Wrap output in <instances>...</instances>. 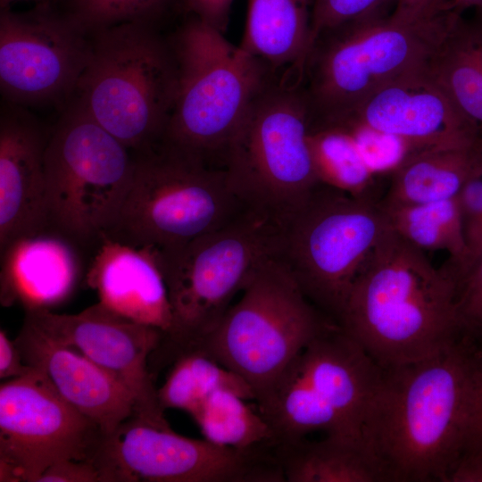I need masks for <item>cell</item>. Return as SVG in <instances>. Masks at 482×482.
Segmentation results:
<instances>
[{"label": "cell", "instance_id": "6da1fadb", "mask_svg": "<svg viewBox=\"0 0 482 482\" xmlns=\"http://www.w3.org/2000/svg\"><path fill=\"white\" fill-rule=\"evenodd\" d=\"M478 350L465 333L435 355L382 369L361 441L384 481L448 482L463 448Z\"/></svg>", "mask_w": 482, "mask_h": 482}, {"label": "cell", "instance_id": "7a4b0ae2", "mask_svg": "<svg viewBox=\"0 0 482 482\" xmlns=\"http://www.w3.org/2000/svg\"><path fill=\"white\" fill-rule=\"evenodd\" d=\"M457 280L392 228L360 270L338 326L381 368L420 361L452 345L464 330Z\"/></svg>", "mask_w": 482, "mask_h": 482}, {"label": "cell", "instance_id": "3957f363", "mask_svg": "<svg viewBox=\"0 0 482 482\" xmlns=\"http://www.w3.org/2000/svg\"><path fill=\"white\" fill-rule=\"evenodd\" d=\"M90 37L89 60L71 101L132 153L161 143L179 84L170 39L141 22Z\"/></svg>", "mask_w": 482, "mask_h": 482}, {"label": "cell", "instance_id": "277c9868", "mask_svg": "<svg viewBox=\"0 0 482 482\" xmlns=\"http://www.w3.org/2000/svg\"><path fill=\"white\" fill-rule=\"evenodd\" d=\"M170 41L179 84L162 142L224 170L228 148L240 123L277 73L194 16Z\"/></svg>", "mask_w": 482, "mask_h": 482}, {"label": "cell", "instance_id": "5b68a950", "mask_svg": "<svg viewBox=\"0 0 482 482\" xmlns=\"http://www.w3.org/2000/svg\"><path fill=\"white\" fill-rule=\"evenodd\" d=\"M281 224L245 208L222 226L183 245L152 250L163 275L173 328L155 349L161 358L195 345L220 320L259 268L276 259Z\"/></svg>", "mask_w": 482, "mask_h": 482}, {"label": "cell", "instance_id": "8992f818", "mask_svg": "<svg viewBox=\"0 0 482 482\" xmlns=\"http://www.w3.org/2000/svg\"><path fill=\"white\" fill-rule=\"evenodd\" d=\"M455 15L447 11L412 22L377 16L321 33L302 75L312 120H336L386 83L425 67Z\"/></svg>", "mask_w": 482, "mask_h": 482}, {"label": "cell", "instance_id": "52a82bcc", "mask_svg": "<svg viewBox=\"0 0 482 482\" xmlns=\"http://www.w3.org/2000/svg\"><path fill=\"white\" fill-rule=\"evenodd\" d=\"M337 324L303 294L277 259L263 263L218 323L195 345L262 398L316 337Z\"/></svg>", "mask_w": 482, "mask_h": 482}, {"label": "cell", "instance_id": "ba28073f", "mask_svg": "<svg viewBox=\"0 0 482 482\" xmlns=\"http://www.w3.org/2000/svg\"><path fill=\"white\" fill-rule=\"evenodd\" d=\"M381 373L382 369L335 324L312 340L255 403L273 431L272 440L321 432L361 441Z\"/></svg>", "mask_w": 482, "mask_h": 482}, {"label": "cell", "instance_id": "9c48e42d", "mask_svg": "<svg viewBox=\"0 0 482 482\" xmlns=\"http://www.w3.org/2000/svg\"><path fill=\"white\" fill-rule=\"evenodd\" d=\"M312 109L302 84L280 78L252 103L224 170L245 207L282 223L320 184L310 152Z\"/></svg>", "mask_w": 482, "mask_h": 482}, {"label": "cell", "instance_id": "30bf717a", "mask_svg": "<svg viewBox=\"0 0 482 482\" xmlns=\"http://www.w3.org/2000/svg\"><path fill=\"white\" fill-rule=\"evenodd\" d=\"M133 156L128 195L104 236L137 247L168 249L222 226L246 208L223 169L162 141Z\"/></svg>", "mask_w": 482, "mask_h": 482}, {"label": "cell", "instance_id": "8fae6325", "mask_svg": "<svg viewBox=\"0 0 482 482\" xmlns=\"http://www.w3.org/2000/svg\"><path fill=\"white\" fill-rule=\"evenodd\" d=\"M379 201L320 183L281 224L276 259L337 323L360 270L390 229Z\"/></svg>", "mask_w": 482, "mask_h": 482}, {"label": "cell", "instance_id": "7c38bea8", "mask_svg": "<svg viewBox=\"0 0 482 482\" xmlns=\"http://www.w3.org/2000/svg\"><path fill=\"white\" fill-rule=\"evenodd\" d=\"M62 111L45 155L48 225L95 248L118 220L134 156L74 101Z\"/></svg>", "mask_w": 482, "mask_h": 482}, {"label": "cell", "instance_id": "4fadbf2b", "mask_svg": "<svg viewBox=\"0 0 482 482\" xmlns=\"http://www.w3.org/2000/svg\"><path fill=\"white\" fill-rule=\"evenodd\" d=\"M92 460L102 482H283L270 447L194 439L132 415L104 435Z\"/></svg>", "mask_w": 482, "mask_h": 482}, {"label": "cell", "instance_id": "5bb4252c", "mask_svg": "<svg viewBox=\"0 0 482 482\" xmlns=\"http://www.w3.org/2000/svg\"><path fill=\"white\" fill-rule=\"evenodd\" d=\"M91 53V37L46 1L0 12V90L24 108L59 106L74 96Z\"/></svg>", "mask_w": 482, "mask_h": 482}, {"label": "cell", "instance_id": "9a60e30c", "mask_svg": "<svg viewBox=\"0 0 482 482\" xmlns=\"http://www.w3.org/2000/svg\"><path fill=\"white\" fill-rule=\"evenodd\" d=\"M103 436L41 370L1 384V482H37L59 461L90 460Z\"/></svg>", "mask_w": 482, "mask_h": 482}, {"label": "cell", "instance_id": "2e32d148", "mask_svg": "<svg viewBox=\"0 0 482 482\" xmlns=\"http://www.w3.org/2000/svg\"><path fill=\"white\" fill-rule=\"evenodd\" d=\"M24 321L114 376L134 395V415L154 426L170 428L148 368L149 357L162 338V330L123 317L100 302L75 314L25 311Z\"/></svg>", "mask_w": 482, "mask_h": 482}, {"label": "cell", "instance_id": "e0dca14e", "mask_svg": "<svg viewBox=\"0 0 482 482\" xmlns=\"http://www.w3.org/2000/svg\"><path fill=\"white\" fill-rule=\"evenodd\" d=\"M343 119L400 137L424 150L470 147L481 134L426 66L386 83L329 121Z\"/></svg>", "mask_w": 482, "mask_h": 482}, {"label": "cell", "instance_id": "ac0fdd59", "mask_svg": "<svg viewBox=\"0 0 482 482\" xmlns=\"http://www.w3.org/2000/svg\"><path fill=\"white\" fill-rule=\"evenodd\" d=\"M49 132L27 108L4 102L0 115V251L49 228L45 155Z\"/></svg>", "mask_w": 482, "mask_h": 482}, {"label": "cell", "instance_id": "d6986e66", "mask_svg": "<svg viewBox=\"0 0 482 482\" xmlns=\"http://www.w3.org/2000/svg\"><path fill=\"white\" fill-rule=\"evenodd\" d=\"M14 341L24 362L41 370L57 392L104 435L134 415L132 393L77 350L50 339L25 321Z\"/></svg>", "mask_w": 482, "mask_h": 482}, {"label": "cell", "instance_id": "ffe728a7", "mask_svg": "<svg viewBox=\"0 0 482 482\" xmlns=\"http://www.w3.org/2000/svg\"><path fill=\"white\" fill-rule=\"evenodd\" d=\"M86 273L99 302L133 321L167 334L173 315L166 283L152 250L103 236Z\"/></svg>", "mask_w": 482, "mask_h": 482}, {"label": "cell", "instance_id": "44dd1931", "mask_svg": "<svg viewBox=\"0 0 482 482\" xmlns=\"http://www.w3.org/2000/svg\"><path fill=\"white\" fill-rule=\"evenodd\" d=\"M79 247L52 228L12 241L0 251L2 304L51 310L65 301L81 274Z\"/></svg>", "mask_w": 482, "mask_h": 482}, {"label": "cell", "instance_id": "7402d4cb", "mask_svg": "<svg viewBox=\"0 0 482 482\" xmlns=\"http://www.w3.org/2000/svg\"><path fill=\"white\" fill-rule=\"evenodd\" d=\"M240 46L264 61L275 72L302 81L310 50L313 0H247ZM282 74V75H283Z\"/></svg>", "mask_w": 482, "mask_h": 482}, {"label": "cell", "instance_id": "603a6c76", "mask_svg": "<svg viewBox=\"0 0 482 482\" xmlns=\"http://www.w3.org/2000/svg\"><path fill=\"white\" fill-rule=\"evenodd\" d=\"M426 70L482 132V10L454 16Z\"/></svg>", "mask_w": 482, "mask_h": 482}, {"label": "cell", "instance_id": "cb8c5ba5", "mask_svg": "<svg viewBox=\"0 0 482 482\" xmlns=\"http://www.w3.org/2000/svg\"><path fill=\"white\" fill-rule=\"evenodd\" d=\"M272 452L287 482H380L382 474L359 440L326 436L272 440Z\"/></svg>", "mask_w": 482, "mask_h": 482}, {"label": "cell", "instance_id": "d4e9b609", "mask_svg": "<svg viewBox=\"0 0 482 482\" xmlns=\"http://www.w3.org/2000/svg\"><path fill=\"white\" fill-rule=\"evenodd\" d=\"M477 142L470 147L430 149L414 155L390 175L380 204L403 206L456 197L481 164Z\"/></svg>", "mask_w": 482, "mask_h": 482}, {"label": "cell", "instance_id": "484cf974", "mask_svg": "<svg viewBox=\"0 0 482 482\" xmlns=\"http://www.w3.org/2000/svg\"><path fill=\"white\" fill-rule=\"evenodd\" d=\"M170 370L157 395L160 406L181 410L190 416L213 393L229 390L249 401L255 400L251 386L199 348H187L170 360Z\"/></svg>", "mask_w": 482, "mask_h": 482}, {"label": "cell", "instance_id": "4316f807", "mask_svg": "<svg viewBox=\"0 0 482 482\" xmlns=\"http://www.w3.org/2000/svg\"><path fill=\"white\" fill-rule=\"evenodd\" d=\"M382 206V205H381ZM392 229L422 251H446L456 279L468 261L457 197L422 204L383 207Z\"/></svg>", "mask_w": 482, "mask_h": 482}, {"label": "cell", "instance_id": "83f0119b", "mask_svg": "<svg viewBox=\"0 0 482 482\" xmlns=\"http://www.w3.org/2000/svg\"><path fill=\"white\" fill-rule=\"evenodd\" d=\"M308 143L320 183L353 196L380 200L375 191L378 177L367 166L344 127L311 122Z\"/></svg>", "mask_w": 482, "mask_h": 482}, {"label": "cell", "instance_id": "f1b7e54d", "mask_svg": "<svg viewBox=\"0 0 482 482\" xmlns=\"http://www.w3.org/2000/svg\"><path fill=\"white\" fill-rule=\"evenodd\" d=\"M234 392L213 393L191 417L208 441L228 447L250 448L270 442L273 431L258 411Z\"/></svg>", "mask_w": 482, "mask_h": 482}, {"label": "cell", "instance_id": "f546056e", "mask_svg": "<svg viewBox=\"0 0 482 482\" xmlns=\"http://www.w3.org/2000/svg\"><path fill=\"white\" fill-rule=\"evenodd\" d=\"M175 0H69L65 11L89 36L122 23L155 25Z\"/></svg>", "mask_w": 482, "mask_h": 482}, {"label": "cell", "instance_id": "4dcf8cb0", "mask_svg": "<svg viewBox=\"0 0 482 482\" xmlns=\"http://www.w3.org/2000/svg\"><path fill=\"white\" fill-rule=\"evenodd\" d=\"M328 122L339 124L348 131L365 163L377 177L390 176L409 159L427 151L400 137L353 120Z\"/></svg>", "mask_w": 482, "mask_h": 482}, {"label": "cell", "instance_id": "1f68e13d", "mask_svg": "<svg viewBox=\"0 0 482 482\" xmlns=\"http://www.w3.org/2000/svg\"><path fill=\"white\" fill-rule=\"evenodd\" d=\"M390 3L394 0H313L310 50L324 31L352 21L384 16Z\"/></svg>", "mask_w": 482, "mask_h": 482}, {"label": "cell", "instance_id": "d6a6232c", "mask_svg": "<svg viewBox=\"0 0 482 482\" xmlns=\"http://www.w3.org/2000/svg\"><path fill=\"white\" fill-rule=\"evenodd\" d=\"M456 197L468 250L467 264L458 280L482 255V161Z\"/></svg>", "mask_w": 482, "mask_h": 482}, {"label": "cell", "instance_id": "836d02e7", "mask_svg": "<svg viewBox=\"0 0 482 482\" xmlns=\"http://www.w3.org/2000/svg\"><path fill=\"white\" fill-rule=\"evenodd\" d=\"M457 305L464 330L482 334V255L457 280Z\"/></svg>", "mask_w": 482, "mask_h": 482}, {"label": "cell", "instance_id": "e575fe53", "mask_svg": "<svg viewBox=\"0 0 482 482\" xmlns=\"http://www.w3.org/2000/svg\"><path fill=\"white\" fill-rule=\"evenodd\" d=\"M482 463V351L474 366L468 409L465 439L461 454Z\"/></svg>", "mask_w": 482, "mask_h": 482}, {"label": "cell", "instance_id": "d590c367", "mask_svg": "<svg viewBox=\"0 0 482 482\" xmlns=\"http://www.w3.org/2000/svg\"><path fill=\"white\" fill-rule=\"evenodd\" d=\"M102 482V475L92 459L62 460L49 466L37 482Z\"/></svg>", "mask_w": 482, "mask_h": 482}, {"label": "cell", "instance_id": "8d00e7d4", "mask_svg": "<svg viewBox=\"0 0 482 482\" xmlns=\"http://www.w3.org/2000/svg\"><path fill=\"white\" fill-rule=\"evenodd\" d=\"M185 10L202 22L225 33L234 0H181Z\"/></svg>", "mask_w": 482, "mask_h": 482}, {"label": "cell", "instance_id": "74e56055", "mask_svg": "<svg viewBox=\"0 0 482 482\" xmlns=\"http://www.w3.org/2000/svg\"><path fill=\"white\" fill-rule=\"evenodd\" d=\"M390 16L403 21H418L451 11L449 0H394Z\"/></svg>", "mask_w": 482, "mask_h": 482}, {"label": "cell", "instance_id": "f35d334b", "mask_svg": "<svg viewBox=\"0 0 482 482\" xmlns=\"http://www.w3.org/2000/svg\"><path fill=\"white\" fill-rule=\"evenodd\" d=\"M32 369L27 365L14 340L0 330V378L11 379L28 373Z\"/></svg>", "mask_w": 482, "mask_h": 482}, {"label": "cell", "instance_id": "ab89813d", "mask_svg": "<svg viewBox=\"0 0 482 482\" xmlns=\"http://www.w3.org/2000/svg\"><path fill=\"white\" fill-rule=\"evenodd\" d=\"M449 7L454 13L462 15L468 9L482 10V0H449Z\"/></svg>", "mask_w": 482, "mask_h": 482}, {"label": "cell", "instance_id": "60d3db41", "mask_svg": "<svg viewBox=\"0 0 482 482\" xmlns=\"http://www.w3.org/2000/svg\"><path fill=\"white\" fill-rule=\"evenodd\" d=\"M16 1H28V0H0V7H1V9L10 7L11 4H12L13 2H16ZM32 1L43 2V1H46V0H32Z\"/></svg>", "mask_w": 482, "mask_h": 482}, {"label": "cell", "instance_id": "b9f144b4", "mask_svg": "<svg viewBox=\"0 0 482 482\" xmlns=\"http://www.w3.org/2000/svg\"><path fill=\"white\" fill-rule=\"evenodd\" d=\"M477 144H478V150L481 155V161H482V132L478 139Z\"/></svg>", "mask_w": 482, "mask_h": 482}]
</instances>
